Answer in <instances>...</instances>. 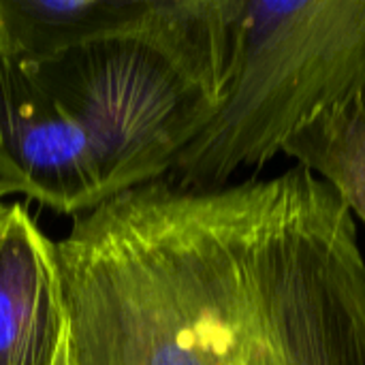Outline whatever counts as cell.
Instances as JSON below:
<instances>
[{
	"instance_id": "6da1fadb",
	"label": "cell",
	"mask_w": 365,
	"mask_h": 365,
	"mask_svg": "<svg viewBox=\"0 0 365 365\" xmlns=\"http://www.w3.org/2000/svg\"><path fill=\"white\" fill-rule=\"evenodd\" d=\"M71 365H365V259L297 165L210 190L150 182L56 242Z\"/></svg>"
},
{
	"instance_id": "7a4b0ae2",
	"label": "cell",
	"mask_w": 365,
	"mask_h": 365,
	"mask_svg": "<svg viewBox=\"0 0 365 365\" xmlns=\"http://www.w3.org/2000/svg\"><path fill=\"white\" fill-rule=\"evenodd\" d=\"M240 0H152L122 32L24 64L86 135L105 199L169 173L229 81Z\"/></svg>"
},
{
	"instance_id": "3957f363",
	"label": "cell",
	"mask_w": 365,
	"mask_h": 365,
	"mask_svg": "<svg viewBox=\"0 0 365 365\" xmlns=\"http://www.w3.org/2000/svg\"><path fill=\"white\" fill-rule=\"evenodd\" d=\"M365 101V0H240L225 96L169 171L188 190L259 169L317 120Z\"/></svg>"
},
{
	"instance_id": "277c9868",
	"label": "cell",
	"mask_w": 365,
	"mask_h": 365,
	"mask_svg": "<svg viewBox=\"0 0 365 365\" xmlns=\"http://www.w3.org/2000/svg\"><path fill=\"white\" fill-rule=\"evenodd\" d=\"M0 186L73 216L107 201L81 128L6 53H0Z\"/></svg>"
},
{
	"instance_id": "5b68a950",
	"label": "cell",
	"mask_w": 365,
	"mask_h": 365,
	"mask_svg": "<svg viewBox=\"0 0 365 365\" xmlns=\"http://www.w3.org/2000/svg\"><path fill=\"white\" fill-rule=\"evenodd\" d=\"M64 336L56 242L11 205L0 222V365H53Z\"/></svg>"
},
{
	"instance_id": "8992f818",
	"label": "cell",
	"mask_w": 365,
	"mask_h": 365,
	"mask_svg": "<svg viewBox=\"0 0 365 365\" xmlns=\"http://www.w3.org/2000/svg\"><path fill=\"white\" fill-rule=\"evenodd\" d=\"M152 0H0V53L30 64L137 26Z\"/></svg>"
},
{
	"instance_id": "52a82bcc",
	"label": "cell",
	"mask_w": 365,
	"mask_h": 365,
	"mask_svg": "<svg viewBox=\"0 0 365 365\" xmlns=\"http://www.w3.org/2000/svg\"><path fill=\"white\" fill-rule=\"evenodd\" d=\"M282 154L325 180L365 225V101L317 120Z\"/></svg>"
},
{
	"instance_id": "ba28073f",
	"label": "cell",
	"mask_w": 365,
	"mask_h": 365,
	"mask_svg": "<svg viewBox=\"0 0 365 365\" xmlns=\"http://www.w3.org/2000/svg\"><path fill=\"white\" fill-rule=\"evenodd\" d=\"M53 365H71L68 364V336H64L62 346L58 351V357H56V364Z\"/></svg>"
},
{
	"instance_id": "9c48e42d",
	"label": "cell",
	"mask_w": 365,
	"mask_h": 365,
	"mask_svg": "<svg viewBox=\"0 0 365 365\" xmlns=\"http://www.w3.org/2000/svg\"><path fill=\"white\" fill-rule=\"evenodd\" d=\"M9 195V190L4 188V186H0V222H2V218L6 216V212H9V207L2 203V197H6Z\"/></svg>"
}]
</instances>
